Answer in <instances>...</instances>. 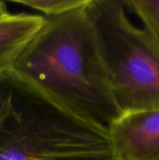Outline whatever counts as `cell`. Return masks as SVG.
<instances>
[{
  "label": "cell",
  "instance_id": "3",
  "mask_svg": "<svg viewBox=\"0 0 159 160\" xmlns=\"http://www.w3.org/2000/svg\"><path fill=\"white\" fill-rule=\"evenodd\" d=\"M98 52L121 113L159 108V45L128 18L123 1L89 0Z\"/></svg>",
  "mask_w": 159,
  "mask_h": 160
},
{
  "label": "cell",
  "instance_id": "2",
  "mask_svg": "<svg viewBox=\"0 0 159 160\" xmlns=\"http://www.w3.org/2000/svg\"><path fill=\"white\" fill-rule=\"evenodd\" d=\"M0 160H119L107 127L78 118L11 70L0 74Z\"/></svg>",
  "mask_w": 159,
  "mask_h": 160
},
{
  "label": "cell",
  "instance_id": "6",
  "mask_svg": "<svg viewBox=\"0 0 159 160\" xmlns=\"http://www.w3.org/2000/svg\"><path fill=\"white\" fill-rule=\"evenodd\" d=\"M125 7L133 12L159 45V0H124Z\"/></svg>",
  "mask_w": 159,
  "mask_h": 160
},
{
  "label": "cell",
  "instance_id": "4",
  "mask_svg": "<svg viewBox=\"0 0 159 160\" xmlns=\"http://www.w3.org/2000/svg\"><path fill=\"white\" fill-rule=\"evenodd\" d=\"M108 130L119 160H159V108L123 112Z\"/></svg>",
  "mask_w": 159,
  "mask_h": 160
},
{
  "label": "cell",
  "instance_id": "7",
  "mask_svg": "<svg viewBox=\"0 0 159 160\" xmlns=\"http://www.w3.org/2000/svg\"><path fill=\"white\" fill-rule=\"evenodd\" d=\"M13 3L30 7L45 14L44 17L57 16L84 6L88 0H14Z\"/></svg>",
  "mask_w": 159,
  "mask_h": 160
},
{
  "label": "cell",
  "instance_id": "5",
  "mask_svg": "<svg viewBox=\"0 0 159 160\" xmlns=\"http://www.w3.org/2000/svg\"><path fill=\"white\" fill-rule=\"evenodd\" d=\"M43 22V16L29 13H8L0 17V74L11 70L14 61Z\"/></svg>",
  "mask_w": 159,
  "mask_h": 160
},
{
  "label": "cell",
  "instance_id": "8",
  "mask_svg": "<svg viewBox=\"0 0 159 160\" xmlns=\"http://www.w3.org/2000/svg\"><path fill=\"white\" fill-rule=\"evenodd\" d=\"M9 12L7 10V5L5 2L3 1H0V17H3V16H6L7 15Z\"/></svg>",
  "mask_w": 159,
  "mask_h": 160
},
{
  "label": "cell",
  "instance_id": "1",
  "mask_svg": "<svg viewBox=\"0 0 159 160\" xmlns=\"http://www.w3.org/2000/svg\"><path fill=\"white\" fill-rule=\"evenodd\" d=\"M87 4L44 17L11 71L72 115L108 128L121 112L101 62Z\"/></svg>",
  "mask_w": 159,
  "mask_h": 160
}]
</instances>
